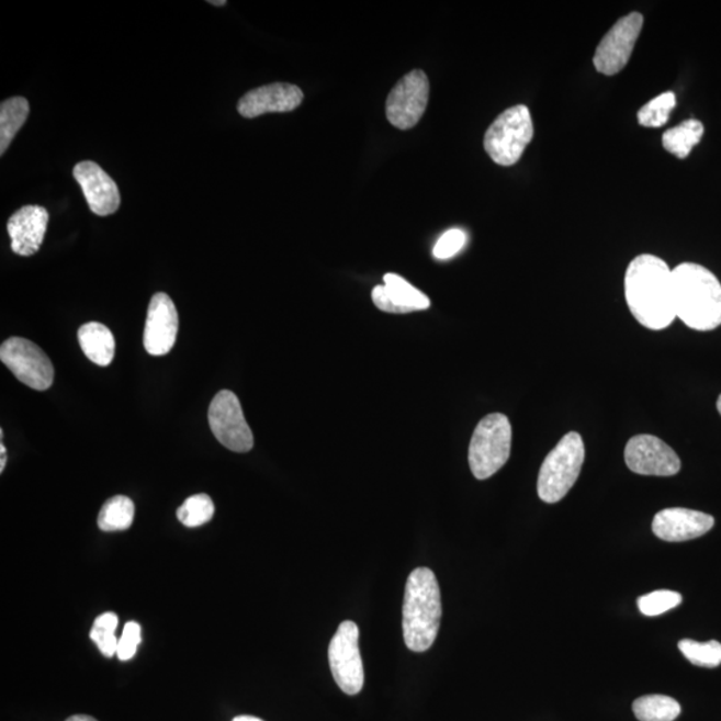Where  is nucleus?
<instances>
[{
  "label": "nucleus",
  "instance_id": "obj_1",
  "mask_svg": "<svg viewBox=\"0 0 721 721\" xmlns=\"http://www.w3.org/2000/svg\"><path fill=\"white\" fill-rule=\"evenodd\" d=\"M626 300L638 323L651 330L667 329L676 318L672 270L656 256L641 255L626 273Z\"/></svg>",
  "mask_w": 721,
  "mask_h": 721
},
{
  "label": "nucleus",
  "instance_id": "obj_2",
  "mask_svg": "<svg viewBox=\"0 0 721 721\" xmlns=\"http://www.w3.org/2000/svg\"><path fill=\"white\" fill-rule=\"evenodd\" d=\"M676 318L694 330L710 331L721 325V283L701 264L686 262L672 270Z\"/></svg>",
  "mask_w": 721,
  "mask_h": 721
},
{
  "label": "nucleus",
  "instance_id": "obj_3",
  "mask_svg": "<svg viewBox=\"0 0 721 721\" xmlns=\"http://www.w3.org/2000/svg\"><path fill=\"white\" fill-rule=\"evenodd\" d=\"M442 607L439 582L429 568H417L406 582L403 630L406 646L425 652L433 645L440 630Z\"/></svg>",
  "mask_w": 721,
  "mask_h": 721
},
{
  "label": "nucleus",
  "instance_id": "obj_4",
  "mask_svg": "<svg viewBox=\"0 0 721 721\" xmlns=\"http://www.w3.org/2000/svg\"><path fill=\"white\" fill-rule=\"evenodd\" d=\"M584 460L585 447L582 436L571 431L542 462L538 480L541 500L548 504L563 500L581 476Z\"/></svg>",
  "mask_w": 721,
  "mask_h": 721
},
{
  "label": "nucleus",
  "instance_id": "obj_5",
  "mask_svg": "<svg viewBox=\"0 0 721 721\" xmlns=\"http://www.w3.org/2000/svg\"><path fill=\"white\" fill-rule=\"evenodd\" d=\"M534 135L531 111L526 104L505 110L485 133V151L493 162L514 166L519 162L523 151Z\"/></svg>",
  "mask_w": 721,
  "mask_h": 721
},
{
  "label": "nucleus",
  "instance_id": "obj_6",
  "mask_svg": "<svg viewBox=\"0 0 721 721\" xmlns=\"http://www.w3.org/2000/svg\"><path fill=\"white\" fill-rule=\"evenodd\" d=\"M511 449V425L503 413H492L473 431L470 466L473 476L486 480L507 464Z\"/></svg>",
  "mask_w": 721,
  "mask_h": 721
},
{
  "label": "nucleus",
  "instance_id": "obj_7",
  "mask_svg": "<svg viewBox=\"0 0 721 721\" xmlns=\"http://www.w3.org/2000/svg\"><path fill=\"white\" fill-rule=\"evenodd\" d=\"M360 630L353 621H343L329 645V664L337 686L347 695L360 694L363 687V665L360 653Z\"/></svg>",
  "mask_w": 721,
  "mask_h": 721
},
{
  "label": "nucleus",
  "instance_id": "obj_8",
  "mask_svg": "<svg viewBox=\"0 0 721 721\" xmlns=\"http://www.w3.org/2000/svg\"><path fill=\"white\" fill-rule=\"evenodd\" d=\"M0 360L12 374L31 390L47 391L54 382V367L38 345L22 337H12L2 343Z\"/></svg>",
  "mask_w": 721,
  "mask_h": 721
},
{
  "label": "nucleus",
  "instance_id": "obj_9",
  "mask_svg": "<svg viewBox=\"0 0 721 721\" xmlns=\"http://www.w3.org/2000/svg\"><path fill=\"white\" fill-rule=\"evenodd\" d=\"M207 416L213 435L222 446L237 453L251 451L255 437L236 394L230 391L215 394Z\"/></svg>",
  "mask_w": 721,
  "mask_h": 721
},
{
  "label": "nucleus",
  "instance_id": "obj_10",
  "mask_svg": "<svg viewBox=\"0 0 721 721\" xmlns=\"http://www.w3.org/2000/svg\"><path fill=\"white\" fill-rule=\"evenodd\" d=\"M429 91L427 74L423 70H413L406 74L387 97V121L399 131H409L415 127L427 110Z\"/></svg>",
  "mask_w": 721,
  "mask_h": 721
},
{
  "label": "nucleus",
  "instance_id": "obj_11",
  "mask_svg": "<svg viewBox=\"0 0 721 721\" xmlns=\"http://www.w3.org/2000/svg\"><path fill=\"white\" fill-rule=\"evenodd\" d=\"M644 18L639 12L622 16L597 46L594 65L604 76H616L631 59L634 45L643 30Z\"/></svg>",
  "mask_w": 721,
  "mask_h": 721
},
{
  "label": "nucleus",
  "instance_id": "obj_12",
  "mask_svg": "<svg viewBox=\"0 0 721 721\" xmlns=\"http://www.w3.org/2000/svg\"><path fill=\"white\" fill-rule=\"evenodd\" d=\"M624 458L627 466L641 476H675L681 467L674 449L652 435L632 437L627 443Z\"/></svg>",
  "mask_w": 721,
  "mask_h": 721
},
{
  "label": "nucleus",
  "instance_id": "obj_13",
  "mask_svg": "<svg viewBox=\"0 0 721 721\" xmlns=\"http://www.w3.org/2000/svg\"><path fill=\"white\" fill-rule=\"evenodd\" d=\"M178 312L174 302L166 293L153 295L144 333L147 353L165 356L174 347L178 335Z\"/></svg>",
  "mask_w": 721,
  "mask_h": 721
},
{
  "label": "nucleus",
  "instance_id": "obj_14",
  "mask_svg": "<svg viewBox=\"0 0 721 721\" xmlns=\"http://www.w3.org/2000/svg\"><path fill=\"white\" fill-rule=\"evenodd\" d=\"M72 174L82 189L92 213L106 217L119 211L121 205L119 187L101 166L85 160L74 168Z\"/></svg>",
  "mask_w": 721,
  "mask_h": 721
},
{
  "label": "nucleus",
  "instance_id": "obj_15",
  "mask_svg": "<svg viewBox=\"0 0 721 721\" xmlns=\"http://www.w3.org/2000/svg\"><path fill=\"white\" fill-rule=\"evenodd\" d=\"M304 101V92L292 83H271L250 90L240 98L238 113L245 119H257L268 113H289Z\"/></svg>",
  "mask_w": 721,
  "mask_h": 721
},
{
  "label": "nucleus",
  "instance_id": "obj_16",
  "mask_svg": "<svg viewBox=\"0 0 721 721\" xmlns=\"http://www.w3.org/2000/svg\"><path fill=\"white\" fill-rule=\"evenodd\" d=\"M714 526L711 515L686 508H668L658 511L652 522V531L658 539L681 542L701 538Z\"/></svg>",
  "mask_w": 721,
  "mask_h": 721
},
{
  "label": "nucleus",
  "instance_id": "obj_17",
  "mask_svg": "<svg viewBox=\"0 0 721 721\" xmlns=\"http://www.w3.org/2000/svg\"><path fill=\"white\" fill-rule=\"evenodd\" d=\"M47 225L48 212L42 206H24L12 214L8 224L12 251L23 257L38 252Z\"/></svg>",
  "mask_w": 721,
  "mask_h": 721
},
{
  "label": "nucleus",
  "instance_id": "obj_18",
  "mask_svg": "<svg viewBox=\"0 0 721 721\" xmlns=\"http://www.w3.org/2000/svg\"><path fill=\"white\" fill-rule=\"evenodd\" d=\"M384 285L373 289L372 300L380 311L393 314L427 311L430 300L410 283L394 273L384 277Z\"/></svg>",
  "mask_w": 721,
  "mask_h": 721
},
{
  "label": "nucleus",
  "instance_id": "obj_19",
  "mask_svg": "<svg viewBox=\"0 0 721 721\" xmlns=\"http://www.w3.org/2000/svg\"><path fill=\"white\" fill-rule=\"evenodd\" d=\"M78 340L85 356L97 365L108 367L114 360L115 340L108 326L100 323L80 326Z\"/></svg>",
  "mask_w": 721,
  "mask_h": 721
},
{
  "label": "nucleus",
  "instance_id": "obj_20",
  "mask_svg": "<svg viewBox=\"0 0 721 721\" xmlns=\"http://www.w3.org/2000/svg\"><path fill=\"white\" fill-rule=\"evenodd\" d=\"M30 104L22 97L10 98L0 106V154L5 153L29 119Z\"/></svg>",
  "mask_w": 721,
  "mask_h": 721
},
{
  "label": "nucleus",
  "instance_id": "obj_21",
  "mask_svg": "<svg viewBox=\"0 0 721 721\" xmlns=\"http://www.w3.org/2000/svg\"><path fill=\"white\" fill-rule=\"evenodd\" d=\"M702 135H705V126L700 121H684L679 126L664 133L663 146L677 158L686 159L694 147L699 144Z\"/></svg>",
  "mask_w": 721,
  "mask_h": 721
},
{
  "label": "nucleus",
  "instance_id": "obj_22",
  "mask_svg": "<svg viewBox=\"0 0 721 721\" xmlns=\"http://www.w3.org/2000/svg\"><path fill=\"white\" fill-rule=\"evenodd\" d=\"M135 516L134 503L126 496L111 497L104 503L100 516H98V527L103 532L126 531L133 526Z\"/></svg>",
  "mask_w": 721,
  "mask_h": 721
},
{
  "label": "nucleus",
  "instance_id": "obj_23",
  "mask_svg": "<svg viewBox=\"0 0 721 721\" xmlns=\"http://www.w3.org/2000/svg\"><path fill=\"white\" fill-rule=\"evenodd\" d=\"M634 717L640 721H674L681 707L675 699L664 695H646L633 702Z\"/></svg>",
  "mask_w": 721,
  "mask_h": 721
},
{
  "label": "nucleus",
  "instance_id": "obj_24",
  "mask_svg": "<svg viewBox=\"0 0 721 721\" xmlns=\"http://www.w3.org/2000/svg\"><path fill=\"white\" fill-rule=\"evenodd\" d=\"M679 650L689 663L698 667L714 668L721 664V644L717 640L698 643L695 640H681Z\"/></svg>",
  "mask_w": 721,
  "mask_h": 721
},
{
  "label": "nucleus",
  "instance_id": "obj_25",
  "mask_svg": "<svg viewBox=\"0 0 721 721\" xmlns=\"http://www.w3.org/2000/svg\"><path fill=\"white\" fill-rule=\"evenodd\" d=\"M119 616L115 613H103L97 618L91 628L90 639L94 641L103 656L113 657L119 650V641L115 631L119 628Z\"/></svg>",
  "mask_w": 721,
  "mask_h": 721
},
{
  "label": "nucleus",
  "instance_id": "obj_26",
  "mask_svg": "<svg viewBox=\"0 0 721 721\" xmlns=\"http://www.w3.org/2000/svg\"><path fill=\"white\" fill-rule=\"evenodd\" d=\"M214 504L207 495H195L188 498L178 509L177 516L184 527L196 528L213 519Z\"/></svg>",
  "mask_w": 721,
  "mask_h": 721
},
{
  "label": "nucleus",
  "instance_id": "obj_27",
  "mask_svg": "<svg viewBox=\"0 0 721 721\" xmlns=\"http://www.w3.org/2000/svg\"><path fill=\"white\" fill-rule=\"evenodd\" d=\"M676 106V95L668 91L639 110L638 120L644 127H662L668 122L672 110Z\"/></svg>",
  "mask_w": 721,
  "mask_h": 721
},
{
  "label": "nucleus",
  "instance_id": "obj_28",
  "mask_svg": "<svg viewBox=\"0 0 721 721\" xmlns=\"http://www.w3.org/2000/svg\"><path fill=\"white\" fill-rule=\"evenodd\" d=\"M683 597L674 590H655L652 594L639 597L640 612L649 618L663 615L680 606Z\"/></svg>",
  "mask_w": 721,
  "mask_h": 721
},
{
  "label": "nucleus",
  "instance_id": "obj_29",
  "mask_svg": "<svg viewBox=\"0 0 721 721\" xmlns=\"http://www.w3.org/2000/svg\"><path fill=\"white\" fill-rule=\"evenodd\" d=\"M466 244V234L460 229H451L443 233L437 240L433 249V256L437 260H449V258L459 255Z\"/></svg>",
  "mask_w": 721,
  "mask_h": 721
},
{
  "label": "nucleus",
  "instance_id": "obj_30",
  "mask_svg": "<svg viewBox=\"0 0 721 721\" xmlns=\"http://www.w3.org/2000/svg\"><path fill=\"white\" fill-rule=\"evenodd\" d=\"M140 641L142 634L140 626L138 622H127L125 628H123V633L119 641V650H116V656L120 657V661H132V658L135 656V653H137Z\"/></svg>",
  "mask_w": 721,
  "mask_h": 721
},
{
  "label": "nucleus",
  "instance_id": "obj_31",
  "mask_svg": "<svg viewBox=\"0 0 721 721\" xmlns=\"http://www.w3.org/2000/svg\"><path fill=\"white\" fill-rule=\"evenodd\" d=\"M66 721H98V720L88 717V714H74V717L67 719Z\"/></svg>",
  "mask_w": 721,
  "mask_h": 721
},
{
  "label": "nucleus",
  "instance_id": "obj_32",
  "mask_svg": "<svg viewBox=\"0 0 721 721\" xmlns=\"http://www.w3.org/2000/svg\"><path fill=\"white\" fill-rule=\"evenodd\" d=\"M0 452H2V464H0V472H3L5 462H8V451H5L3 442H0Z\"/></svg>",
  "mask_w": 721,
  "mask_h": 721
},
{
  "label": "nucleus",
  "instance_id": "obj_33",
  "mask_svg": "<svg viewBox=\"0 0 721 721\" xmlns=\"http://www.w3.org/2000/svg\"><path fill=\"white\" fill-rule=\"evenodd\" d=\"M233 721H263V720L255 717H246V714H244V717L234 718Z\"/></svg>",
  "mask_w": 721,
  "mask_h": 721
},
{
  "label": "nucleus",
  "instance_id": "obj_34",
  "mask_svg": "<svg viewBox=\"0 0 721 721\" xmlns=\"http://www.w3.org/2000/svg\"><path fill=\"white\" fill-rule=\"evenodd\" d=\"M209 3L214 4V5H225L226 4L225 0H221V2H214V0H211V2H209Z\"/></svg>",
  "mask_w": 721,
  "mask_h": 721
},
{
  "label": "nucleus",
  "instance_id": "obj_35",
  "mask_svg": "<svg viewBox=\"0 0 721 721\" xmlns=\"http://www.w3.org/2000/svg\"><path fill=\"white\" fill-rule=\"evenodd\" d=\"M718 410H719V413H720V415H721V394H720V396H719V398H718Z\"/></svg>",
  "mask_w": 721,
  "mask_h": 721
}]
</instances>
